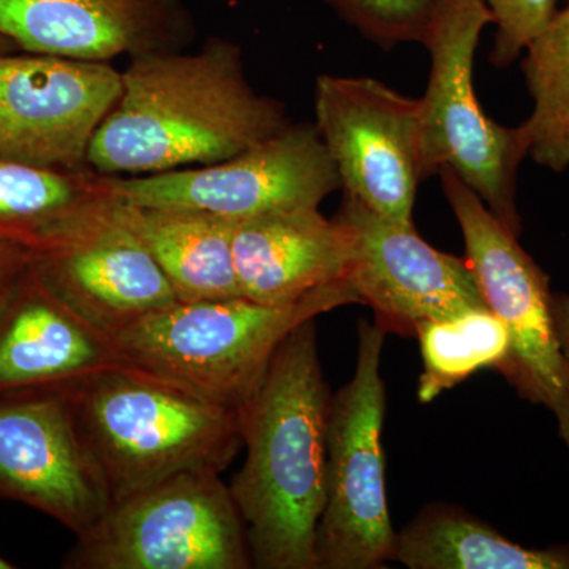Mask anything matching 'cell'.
Masks as SVG:
<instances>
[{"label": "cell", "mask_w": 569, "mask_h": 569, "mask_svg": "<svg viewBox=\"0 0 569 569\" xmlns=\"http://www.w3.org/2000/svg\"><path fill=\"white\" fill-rule=\"evenodd\" d=\"M122 203L130 227L162 269L178 301L241 296L234 264L236 220L179 206Z\"/></svg>", "instance_id": "cell-18"}, {"label": "cell", "mask_w": 569, "mask_h": 569, "mask_svg": "<svg viewBox=\"0 0 569 569\" xmlns=\"http://www.w3.org/2000/svg\"><path fill=\"white\" fill-rule=\"evenodd\" d=\"M66 391L112 503L190 471L220 475L242 447L238 411L126 362Z\"/></svg>", "instance_id": "cell-3"}, {"label": "cell", "mask_w": 569, "mask_h": 569, "mask_svg": "<svg viewBox=\"0 0 569 569\" xmlns=\"http://www.w3.org/2000/svg\"><path fill=\"white\" fill-rule=\"evenodd\" d=\"M316 127L343 194L400 224H413L419 174V99L369 77L321 74Z\"/></svg>", "instance_id": "cell-11"}, {"label": "cell", "mask_w": 569, "mask_h": 569, "mask_svg": "<svg viewBox=\"0 0 569 569\" xmlns=\"http://www.w3.org/2000/svg\"><path fill=\"white\" fill-rule=\"evenodd\" d=\"M284 104L247 80L239 44L134 56L122 92L89 148L104 176H148L222 162L290 126Z\"/></svg>", "instance_id": "cell-1"}, {"label": "cell", "mask_w": 569, "mask_h": 569, "mask_svg": "<svg viewBox=\"0 0 569 569\" xmlns=\"http://www.w3.org/2000/svg\"><path fill=\"white\" fill-rule=\"evenodd\" d=\"M122 362L111 337L52 293L29 264L0 310V392L66 387Z\"/></svg>", "instance_id": "cell-16"}, {"label": "cell", "mask_w": 569, "mask_h": 569, "mask_svg": "<svg viewBox=\"0 0 569 569\" xmlns=\"http://www.w3.org/2000/svg\"><path fill=\"white\" fill-rule=\"evenodd\" d=\"M67 569L253 568L244 520L219 473L190 471L114 501L77 537Z\"/></svg>", "instance_id": "cell-7"}, {"label": "cell", "mask_w": 569, "mask_h": 569, "mask_svg": "<svg viewBox=\"0 0 569 569\" xmlns=\"http://www.w3.org/2000/svg\"><path fill=\"white\" fill-rule=\"evenodd\" d=\"M383 342V326L359 325L355 376L329 402L318 569L381 568L395 557L397 533L389 519L381 447Z\"/></svg>", "instance_id": "cell-6"}, {"label": "cell", "mask_w": 569, "mask_h": 569, "mask_svg": "<svg viewBox=\"0 0 569 569\" xmlns=\"http://www.w3.org/2000/svg\"><path fill=\"white\" fill-rule=\"evenodd\" d=\"M112 194L134 206H179L246 220L295 208H318L340 189L317 127L290 123L253 148L211 164L167 173L107 176Z\"/></svg>", "instance_id": "cell-10"}, {"label": "cell", "mask_w": 569, "mask_h": 569, "mask_svg": "<svg viewBox=\"0 0 569 569\" xmlns=\"http://www.w3.org/2000/svg\"><path fill=\"white\" fill-rule=\"evenodd\" d=\"M565 3H569V0H563Z\"/></svg>", "instance_id": "cell-29"}, {"label": "cell", "mask_w": 569, "mask_h": 569, "mask_svg": "<svg viewBox=\"0 0 569 569\" xmlns=\"http://www.w3.org/2000/svg\"><path fill=\"white\" fill-rule=\"evenodd\" d=\"M193 36L183 0H0V37L36 54L108 62L183 50Z\"/></svg>", "instance_id": "cell-15"}, {"label": "cell", "mask_w": 569, "mask_h": 569, "mask_svg": "<svg viewBox=\"0 0 569 569\" xmlns=\"http://www.w3.org/2000/svg\"><path fill=\"white\" fill-rule=\"evenodd\" d=\"M14 50H17V48H14L13 44L10 43V41H7L6 39H2V37H0V52Z\"/></svg>", "instance_id": "cell-27"}, {"label": "cell", "mask_w": 569, "mask_h": 569, "mask_svg": "<svg viewBox=\"0 0 569 569\" xmlns=\"http://www.w3.org/2000/svg\"><path fill=\"white\" fill-rule=\"evenodd\" d=\"M489 24L493 17L482 0L436 2L422 40L430 73L419 99V174L426 181L451 168L519 236L516 183L519 164L529 156L526 134L520 127L492 121L473 84L475 52Z\"/></svg>", "instance_id": "cell-5"}, {"label": "cell", "mask_w": 569, "mask_h": 569, "mask_svg": "<svg viewBox=\"0 0 569 569\" xmlns=\"http://www.w3.org/2000/svg\"><path fill=\"white\" fill-rule=\"evenodd\" d=\"M29 249L33 271L52 293L107 336L178 301L107 176L102 194L37 236Z\"/></svg>", "instance_id": "cell-9"}, {"label": "cell", "mask_w": 569, "mask_h": 569, "mask_svg": "<svg viewBox=\"0 0 569 569\" xmlns=\"http://www.w3.org/2000/svg\"><path fill=\"white\" fill-rule=\"evenodd\" d=\"M14 565L10 563L9 560L3 559V557H0V569H13Z\"/></svg>", "instance_id": "cell-28"}, {"label": "cell", "mask_w": 569, "mask_h": 569, "mask_svg": "<svg viewBox=\"0 0 569 569\" xmlns=\"http://www.w3.org/2000/svg\"><path fill=\"white\" fill-rule=\"evenodd\" d=\"M392 561L411 569H569V545L523 548L466 512L437 505L397 533Z\"/></svg>", "instance_id": "cell-19"}, {"label": "cell", "mask_w": 569, "mask_h": 569, "mask_svg": "<svg viewBox=\"0 0 569 569\" xmlns=\"http://www.w3.org/2000/svg\"><path fill=\"white\" fill-rule=\"evenodd\" d=\"M523 52L533 111L520 129L530 159L561 173L569 167V3L556 11Z\"/></svg>", "instance_id": "cell-20"}, {"label": "cell", "mask_w": 569, "mask_h": 569, "mask_svg": "<svg viewBox=\"0 0 569 569\" xmlns=\"http://www.w3.org/2000/svg\"><path fill=\"white\" fill-rule=\"evenodd\" d=\"M553 317L561 351L569 366V296H553Z\"/></svg>", "instance_id": "cell-26"}, {"label": "cell", "mask_w": 569, "mask_h": 569, "mask_svg": "<svg viewBox=\"0 0 569 569\" xmlns=\"http://www.w3.org/2000/svg\"><path fill=\"white\" fill-rule=\"evenodd\" d=\"M122 92L110 63L36 52H0V157L88 170L97 130Z\"/></svg>", "instance_id": "cell-13"}, {"label": "cell", "mask_w": 569, "mask_h": 569, "mask_svg": "<svg viewBox=\"0 0 569 569\" xmlns=\"http://www.w3.org/2000/svg\"><path fill=\"white\" fill-rule=\"evenodd\" d=\"M466 241L467 261L488 307L507 328L511 361L505 376L548 408L569 452V366L561 351L548 277L518 238L451 168L438 173Z\"/></svg>", "instance_id": "cell-8"}, {"label": "cell", "mask_w": 569, "mask_h": 569, "mask_svg": "<svg viewBox=\"0 0 569 569\" xmlns=\"http://www.w3.org/2000/svg\"><path fill=\"white\" fill-rule=\"evenodd\" d=\"M233 249L241 296L260 305H293L320 288L347 282L350 233L318 208L239 220Z\"/></svg>", "instance_id": "cell-17"}, {"label": "cell", "mask_w": 569, "mask_h": 569, "mask_svg": "<svg viewBox=\"0 0 569 569\" xmlns=\"http://www.w3.org/2000/svg\"><path fill=\"white\" fill-rule=\"evenodd\" d=\"M497 26L496 44L490 62L511 66L526 51L531 40L548 26L559 0H482Z\"/></svg>", "instance_id": "cell-24"}, {"label": "cell", "mask_w": 569, "mask_h": 569, "mask_svg": "<svg viewBox=\"0 0 569 569\" xmlns=\"http://www.w3.org/2000/svg\"><path fill=\"white\" fill-rule=\"evenodd\" d=\"M415 335L425 361V372L418 381V399L422 403L432 402L486 367L507 372L511 361L507 328L490 309L426 321Z\"/></svg>", "instance_id": "cell-22"}, {"label": "cell", "mask_w": 569, "mask_h": 569, "mask_svg": "<svg viewBox=\"0 0 569 569\" xmlns=\"http://www.w3.org/2000/svg\"><path fill=\"white\" fill-rule=\"evenodd\" d=\"M329 402L316 323L309 320L283 340L238 411L246 460L230 490L253 568L318 569Z\"/></svg>", "instance_id": "cell-2"}, {"label": "cell", "mask_w": 569, "mask_h": 569, "mask_svg": "<svg viewBox=\"0 0 569 569\" xmlns=\"http://www.w3.org/2000/svg\"><path fill=\"white\" fill-rule=\"evenodd\" d=\"M336 219L350 233L347 282L397 331L489 309L467 258L438 252L415 224L385 219L347 194Z\"/></svg>", "instance_id": "cell-14"}, {"label": "cell", "mask_w": 569, "mask_h": 569, "mask_svg": "<svg viewBox=\"0 0 569 569\" xmlns=\"http://www.w3.org/2000/svg\"><path fill=\"white\" fill-rule=\"evenodd\" d=\"M378 47L422 43L437 0H323Z\"/></svg>", "instance_id": "cell-23"}, {"label": "cell", "mask_w": 569, "mask_h": 569, "mask_svg": "<svg viewBox=\"0 0 569 569\" xmlns=\"http://www.w3.org/2000/svg\"><path fill=\"white\" fill-rule=\"evenodd\" d=\"M0 498L50 516L74 537L110 509L66 387L0 392Z\"/></svg>", "instance_id": "cell-12"}, {"label": "cell", "mask_w": 569, "mask_h": 569, "mask_svg": "<svg viewBox=\"0 0 569 569\" xmlns=\"http://www.w3.org/2000/svg\"><path fill=\"white\" fill-rule=\"evenodd\" d=\"M104 192V174L58 170L0 157V238L31 246L37 236Z\"/></svg>", "instance_id": "cell-21"}, {"label": "cell", "mask_w": 569, "mask_h": 569, "mask_svg": "<svg viewBox=\"0 0 569 569\" xmlns=\"http://www.w3.org/2000/svg\"><path fill=\"white\" fill-rule=\"evenodd\" d=\"M353 302L361 305L348 282L320 288L287 306L260 305L244 296L174 301L111 339L126 365L239 411L298 326Z\"/></svg>", "instance_id": "cell-4"}, {"label": "cell", "mask_w": 569, "mask_h": 569, "mask_svg": "<svg viewBox=\"0 0 569 569\" xmlns=\"http://www.w3.org/2000/svg\"><path fill=\"white\" fill-rule=\"evenodd\" d=\"M29 264L31 249L28 246L0 238V310L9 301Z\"/></svg>", "instance_id": "cell-25"}]
</instances>
